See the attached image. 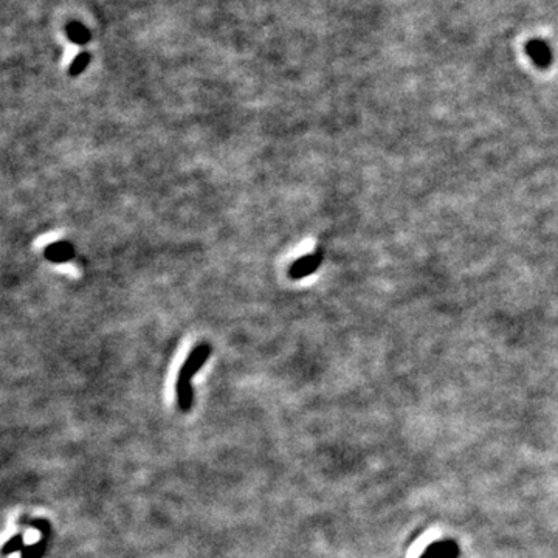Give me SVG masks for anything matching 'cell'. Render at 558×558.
<instances>
[{
  "mask_svg": "<svg viewBox=\"0 0 558 558\" xmlns=\"http://www.w3.org/2000/svg\"><path fill=\"white\" fill-rule=\"evenodd\" d=\"M30 527H33V529H36V530H39L40 534H42V536L44 539H47V536L50 535V532H51V524H50V521H47V520H44V518H39V520H30L29 523Z\"/></svg>",
  "mask_w": 558,
  "mask_h": 558,
  "instance_id": "cell-9",
  "label": "cell"
},
{
  "mask_svg": "<svg viewBox=\"0 0 558 558\" xmlns=\"http://www.w3.org/2000/svg\"><path fill=\"white\" fill-rule=\"evenodd\" d=\"M67 36L72 40L73 44L84 45L90 40V31H88L86 26L81 22H70L67 25Z\"/></svg>",
  "mask_w": 558,
  "mask_h": 558,
  "instance_id": "cell-4",
  "label": "cell"
},
{
  "mask_svg": "<svg viewBox=\"0 0 558 558\" xmlns=\"http://www.w3.org/2000/svg\"><path fill=\"white\" fill-rule=\"evenodd\" d=\"M529 53H530V56H532L534 63H536V64L546 65L549 63V49L541 42H534L532 45H530Z\"/></svg>",
  "mask_w": 558,
  "mask_h": 558,
  "instance_id": "cell-7",
  "label": "cell"
},
{
  "mask_svg": "<svg viewBox=\"0 0 558 558\" xmlns=\"http://www.w3.org/2000/svg\"><path fill=\"white\" fill-rule=\"evenodd\" d=\"M323 261V256H321V251H317L314 255H305L303 257H299L294 264H292V267L289 269V276L290 279H303L305 276H309L317 271V269L319 267V264Z\"/></svg>",
  "mask_w": 558,
  "mask_h": 558,
  "instance_id": "cell-2",
  "label": "cell"
},
{
  "mask_svg": "<svg viewBox=\"0 0 558 558\" xmlns=\"http://www.w3.org/2000/svg\"><path fill=\"white\" fill-rule=\"evenodd\" d=\"M47 539H40L39 541L30 544V546H25V549L20 552V558H42L47 550Z\"/></svg>",
  "mask_w": 558,
  "mask_h": 558,
  "instance_id": "cell-6",
  "label": "cell"
},
{
  "mask_svg": "<svg viewBox=\"0 0 558 558\" xmlns=\"http://www.w3.org/2000/svg\"><path fill=\"white\" fill-rule=\"evenodd\" d=\"M44 255H45L47 260L51 261V262L63 264V262H69L70 260H73L74 248H73V245L70 242L58 241V242H53L50 245H47Z\"/></svg>",
  "mask_w": 558,
  "mask_h": 558,
  "instance_id": "cell-3",
  "label": "cell"
},
{
  "mask_svg": "<svg viewBox=\"0 0 558 558\" xmlns=\"http://www.w3.org/2000/svg\"><path fill=\"white\" fill-rule=\"evenodd\" d=\"M211 353V348L208 343H200L189 352L185 363L182 365L179 371V377L175 382V392H177V404H179L180 410L183 413H188L193 406L194 394H193V377L199 372Z\"/></svg>",
  "mask_w": 558,
  "mask_h": 558,
  "instance_id": "cell-1",
  "label": "cell"
},
{
  "mask_svg": "<svg viewBox=\"0 0 558 558\" xmlns=\"http://www.w3.org/2000/svg\"><path fill=\"white\" fill-rule=\"evenodd\" d=\"M88 63H90V54H88L87 51L79 53L78 56L73 59V63L69 67L70 77H78V74L83 73L87 69Z\"/></svg>",
  "mask_w": 558,
  "mask_h": 558,
  "instance_id": "cell-8",
  "label": "cell"
},
{
  "mask_svg": "<svg viewBox=\"0 0 558 558\" xmlns=\"http://www.w3.org/2000/svg\"><path fill=\"white\" fill-rule=\"evenodd\" d=\"M24 549H25L24 535L17 534L15 536H11V539L3 544L2 549H0V554H2L3 557H8V555H13L16 552H22Z\"/></svg>",
  "mask_w": 558,
  "mask_h": 558,
  "instance_id": "cell-5",
  "label": "cell"
}]
</instances>
